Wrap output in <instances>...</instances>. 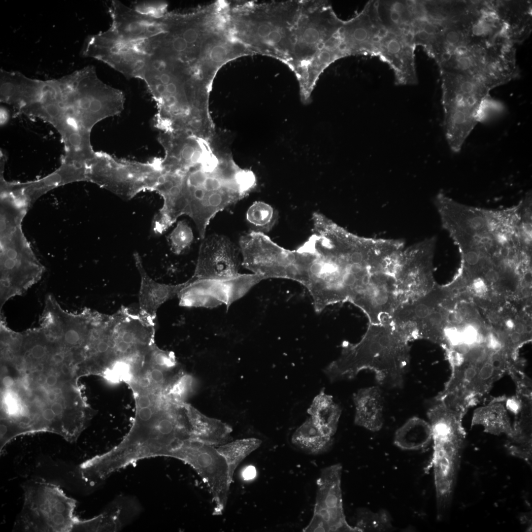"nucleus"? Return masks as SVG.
<instances>
[{
	"label": "nucleus",
	"mask_w": 532,
	"mask_h": 532,
	"mask_svg": "<svg viewBox=\"0 0 532 532\" xmlns=\"http://www.w3.org/2000/svg\"><path fill=\"white\" fill-rule=\"evenodd\" d=\"M136 405L133 424L120 443L88 459V470L96 480L103 482L115 472L144 459L169 457L173 449L189 437V421L178 404L150 392Z\"/></svg>",
	"instance_id": "obj_1"
},
{
	"label": "nucleus",
	"mask_w": 532,
	"mask_h": 532,
	"mask_svg": "<svg viewBox=\"0 0 532 532\" xmlns=\"http://www.w3.org/2000/svg\"><path fill=\"white\" fill-rule=\"evenodd\" d=\"M409 343L390 323L370 324L357 343H346L338 358L323 370L332 382L354 378L363 370L379 384L399 388L410 366Z\"/></svg>",
	"instance_id": "obj_2"
},
{
	"label": "nucleus",
	"mask_w": 532,
	"mask_h": 532,
	"mask_svg": "<svg viewBox=\"0 0 532 532\" xmlns=\"http://www.w3.org/2000/svg\"><path fill=\"white\" fill-rule=\"evenodd\" d=\"M89 79L87 66L57 79L25 76L21 83L19 113L50 124L63 138L80 132Z\"/></svg>",
	"instance_id": "obj_3"
},
{
	"label": "nucleus",
	"mask_w": 532,
	"mask_h": 532,
	"mask_svg": "<svg viewBox=\"0 0 532 532\" xmlns=\"http://www.w3.org/2000/svg\"><path fill=\"white\" fill-rule=\"evenodd\" d=\"M302 3L299 0L284 1L245 8L232 19L233 33L247 49L287 63Z\"/></svg>",
	"instance_id": "obj_4"
},
{
	"label": "nucleus",
	"mask_w": 532,
	"mask_h": 532,
	"mask_svg": "<svg viewBox=\"0 0 532 532\" xmlns=\"http://www.w3.org/2000/svg\"><path fill=\"white\" fill-rule=\"evenodd\" d=\"M28 209L12 199L0 200V308L36 284L44 272L22 231Z\"/></svg>",
	"instance_id": "obj_5"
},
{
	"label": "nucleus",
	"mask_w": 532,
	"mask_h": 532,
	"mask_svg": "<svg viewBox=\"0 0 532 532\" xmlns=\"http://www.w3.org/2000/svg\"><path fill=\"white\" fill-rule=\"evenodd\" d=\"M432 431L433 468L436 514L442 519L451 503L459 472L466 432L463 416L446 408L438 402L428 412Z\"/></svg>",
	"instance_id": "obj_6"
},
{
	"label": "nucleus",
	"mask_w": 532,
	"mask_h": 532,
	"mask_svg": "<svg viewBox=\"0 0 532 532\" xmlns=\"http://www.w3.org/2000/svg\"><path fill=\"white\" fill-rule=\"evenodd\" d=\"M441 75L445 137L451 150L458 153L495 103L490 98V90L473 78L455 73Z\"/></svg>",
	"instance_id": "obj_7"
},
{
	"label": "nucleus",
	"mask_w": 532,
	"mask_h": 532,
	"mask_svg": "<svg viewBox=\"0 0 532 532\" xmlns=\"http://www.w3.org/2000/svg\"><path fill=\"white\" fill-rule=\"evenodd\" d=\"M24 503L14 530L23 532H72L77 518L76 501L57 485L39 478L22 485Z\"/></svg>",
	"instance_id": "obj_8"
},
{
	"label": "nucleus",
	"mask_w": 532,
	"mask_h": 532,
	"mask_svg": "<svg viewBox=\"0 0 532 532\" xmlns=\"http://www.w3.org/2000/svg\"><path fill=\"white\" fill-rule=\"evenodd\" d=\"M155 161L144 164L123 161L96 152L87 166V181L129 200L142 191H154L160 172Z\"/></svg>",
	"instance_id": "obj_9"
},
{
	"label": "nucleus",
	"mask_w": 532,
	"mask_h": 532,
	"mask_svg": "<svg viewBox=\"0 0 532 532\" xmlns=\"http://www.w3.org/2000/svg\"><path fill=\"white\" fill-rule=\"evenodd\" d=\"M343 21L325 1H302L287 64L295 71L309 62L339 30Z\"/></svg>",
	"instance_id": "obj_10"
},
{
	"label": "nucleus",
	"mask_w": 532,
	"mask_h": 532,
	"mask_svg": "<svg viewBox=\"0 0 532 532\" xmlns=\"http://www.w3.org/2000/svg\"><path fill=\"white\" fill-rule=\"evenodd\" d=\"M242 266L263 277L298 282L300 271L295 250L281 247L263 233L252 231L239 239Z\"/></svg>",
	"instance_id": "obj_11"
},
{
	"label": "nucleus",
	"mask_w": 532,
	"mask_h": 532,
	"mask_svg": "<svg viewBox=\"0 0 532 532\" xmlns=\"http://www.w3.org/2000/svg\"><path fill=\"white\" fill-rule=\"evenodd\" d=\"M169 457L183 461L197 472L212 495L215 504L213 515L222 514L232 483L227 462L216 448L187 439L172 451Z\"/></svg>",
	"instance_id": "obj_12"
},
{
	"label": "nucleus",
	"mask_w": 532,
	"mask_h": 532,
	"mask_svg": "<svg viewBox=\"0 0 532 532\" xmlns=\"http://www.w3.org/2000/svg\"><path fill=\"white\" fill-rule=\"evenodd\" d=\"M342 466L336 464L322 469L317 480L313 516L303 532H360L346 521L341 487Z\"/></svg>",
	"instance_id": "obj_13"
},
{
	"label": "nucleus",
	"mask_w": 532,
	"mask_h": 532,
	"mask_svg": "<svg viewBox=\"0 0 532 532\" xmlns=\"http://www.w3.org/2000/svg\"><path fill=\"white\" fill-rule=\"evenodd\" d=\"M265 279L256 274H241L223 279L188 280L178 295L179 305L187 307L214 308L225 304L227 309Z\"/></svg>",
	"instance_id": "obj_14"
},
{
	"label": "nucleus",
	"mask_w": 532,
	"mask_h": 532,
	"mask_svg": "<svg viewBox=\"0 0 532 532\" xmlns=\"http://www.w3.org/2000/svg\"><path fill=\"white\" fill-rule=\"evenodd\" d=\"M81 54L103 62L128 78L140 79L145 66V58L132 44L109 29L87 37Z\"/></svg>",
	"instance_id": "obj_15"
},
{
	"label": "nucleus",
	"mask_w": 532,
	"mask_h": 532,
	"mask_svg": "<svg viewBox=\"0 0 532 532\" xmlns=\"http://www.w3.org/2000/svg\"><path fill=\"white\" fill-rule=\"evenodd\" d=\"M378 36L377 57L393 70L396 84H416V45L411 29L403 26H387L381 22Z\"/></svg>",
	"instance_id": "obj_16"
},
{
	"label": "nucleus",
	"mask_w": 532,
	"mask_h": 532,
	"mask_svg": "<svg viewBox=\"0 0 532 532\" xmlns=\"http://www.w3.org/2000/svg\"><path fill=\"white\" fill-rule=\"evenodd\" d=\"M240 251L227 236L209 235L202 239L192 277L196 279H223L238 272Z\"/></svg>",
	"instance_id": "obj_17"
},
{
	"label": "nucleus",
	"mask_w": 532,
	"mask_h": 532,
	"mask_svg": "<svg viewBox=\"0 0 532 532\" xmlns=\"http://www.w3.org/2000/svg\"><path fill=\"white\" fill-rule=\"evenodd\" d=\"M436 239L427 238L403 249L399 270L403 304L421 297L432 279L431 266Z\"/></svg>",
	"instance_id": "obj_18"
},
{
	"label": "nucleus",
	"mask_w": 532,
	"mask_h": 532,
	"mask_svg": "<svg viewBox=\"0 0 532 532\" xmlns=\"http://www.w3.org/2000/svg\"><path fill=\"white\" fill-rule=\"evenodd\" d=\"M379 17L373 0L354 17L343 21L339 31L341 46L346 56L377 55Z\"/></svg>",
	"instance_id": "obj_19"
},
{
	"label": "nucleus",
	"mask_w": 532,
	"mask_h": 532,
	"mask_svg": "<svg viewBox=\"0 0 532 532\" xmlns=\"http://www.w3.org/2000/svg\"><path fill=\"white\" fill-rule=\"evenodd\" d=\"M142 510L135 498L120 495L99 515L88 519L77 518L72 532H118L134 521Z\"/></svg>",
	"instance_id": "obj_20"
},
{
	"label": "nucleus",
	"mask_w": 532,
	"mask_h": 532,
	"mask_svg": "<svg viewBox=\"0 0 532 532\" xmlns=\"http://www.w3.org/2000/svg\"><path fill=\"white\" fill-rule=\"evenodd\" d=\"M87 181L85 166L62 161L55 171L36 180L26 182H8L10 189L31 206L48 191L68 183Z\"/></svg>",
	"instance_id": "obj_21"
},
{
	"label": "nucleus",
	"mask_w": 532,
	"mask_h": 532,
	"mask_svg": "<svg viewBox=\"0 0 532 532\" xmlns=\"http://www.w3.org/2000/svg\"><path fill=\"white\" fill-rule=\"evenodd\" d=\"M133 259L140 277L139 311L142 314L156 320L159 308L166 301L178 296L188 281L174 285L157 282L148 274L138 252L134 253Z\"/></svg>",
	"instance_id": "obj_22"
},
{
	"label": "nucleus",
	"mask_w": 532,
	"mask_h": 532,
	"mask_svg": "<svg viewBox=\"0 0 532 532\" xmlns=\"http://www.w3.org/2000/svg\"><path fill=\"white\" fill-rule=\"evenodd\" d=\"M189 418L190 439L217 447L232 440V428L217 419L207 417L189 404L185 403Z\"/></svg>",
	"instance_id": "obj_23"
},
{
	"label": "nucleus",
	"mask_w": 532,
	"mask_h": 532,
	"mask_svg": "<svg viewBox=\"0 0 532 532\" xmlns=\"http://www.w3.org/2000/svg\"><path fill=\"white\" fill-rule=\"evenodd\" d=\"M353 400L355 425L373 432L380 431L384 422V403L379 387L360 389L353 394Z\"/></svg>",
	"instance_id": "obj_24"
},
{
	"label": "nucleus",
	"mask_w": 532,
	"mask_h": 532,
	"mask_svg": "<svg viewBox=\"0 0 532 532\" xmlns=\"http://www.w3.org/2000/svg\"><path fill=\"white\" fill-rule=\"evenodd\" d=\"M504 401V399L502 398L476 409L473 415L471 427L481 426L486 432L496 435L504 434L512 440L515 433Z\"/></svg>",
	"instance_id": "obj_25"
},
{
	"label": "nucleus",
	"mask_w": 532,
	"mask_h": 532,
	"mask_svg": "<svg viewBox=\"0 0 532 532\" xmlns=\"http://www.w3.org/2000/svg\"><path fill=\"white\" fill-rule=\"evenodd\" d=\"M432 441L430 423L417 417L408 419L395 432L394 443L406 450H418L427 447Z\"/></svg>",
	"instance_id": "obj_26"
},
{
	"label": "nucleus",
	"mask_w": 532,
	"mask_h": 532,
	"mask_svg": "<svg viewBox=\"0 0 532 532\" xmlns=\"http://www.w3.org/2000/svg\"><path fill=\"white\" fill-rule=\"evenodd\" d=\"M307 413L320 430L326 435L332 437L335 433L341 409L324 389L313 399Z\"/></svg>",
	"instance_id": "obj_27"
},
{
	"label": "nucleus",
	"mask_w": 532,
	"mask_h": 532,
	"mask_svg": "<svg viewBox=\"0 0 532 532\" xmlns=\"http://www.w3.org/2000/svg\"><path fill=\"white\" fill-rule=\"evenodd\" d=\"M292 443L310 454L323 453L331 447L332 437L324 434L311 417L307 419L293 432Z\"/></svg>",
	"instance_id": "obj_28"
},
{
	"label": "nucleus",
	"mask_w": 532,
	"mask_h": 532,
	"mask_svg": "<svg viewBox=\"0 0 532 532\" xmlns=\"http://www.w3.org/2000/svg\"><path fill=\"white\" fill-rule=\"evenodd\" d=\"M261 443L260 439L251 437L231 441L216 447L227 462L231 483L234 471L238 465L245 458L258 449Z\"/></svg>",
	"instance_id": "obj_29"
},
{
	"label": "nucleus",
	"mask_w": 532,
	"mask_h": 532,
	"mask_svg": "<svg viewBox=\"0 0 532 532\" xmlns=\"http://www.w3.org/2000/svg\"><path fill=\"white\" fill-rule=\"evenodd\" d=\"M360 532L365 531H386L393 528L392 518L384 509L373 512L363 509L359 511L355 526Z\"/></svg>",
	"instance_id": "obj_30"
},
{
	"label": "nucleus",
	"mask_w": 532,
	"mask_h": 532,
	"mask_svg": "<svg viewBox=\"0 0 532 532\" xmlns=\"http://www.w3.org/2000/svg\"><path fill=\"white\" fill-rule=\"evenodd\" d=\"M277 217L275 210L268 204L262 201L254 202L246 213L248 221L262 233L271 230Z\"/></svg>",
	"instance_id": "obj_31"
},
{
	"label": "nucleus",
	"mask_w": 532,
	"mask_h": 532,
	"mask_svg": "<svg viewBox=\"0 0 532 532\" xmlns=\"http://www.w3.org/2000/svg\"><path fill=\"white\" fill-rule=\"evenodd\" d=\"M194 239L192 230L185 221H179L168 236L170 248L179 255L188 249Z\"/></svg>",
	"instance_id": "obj_32"
},
{
	"label": "nucleus",
	"mask_w": 532,
	"mask_h": 532,
	"mask_svg": "<svg viewBox=\"0 0 532 532\" xmlns=\"http://www.w3.org/2000/svg\"><path fill=\"white\" fill-rule=\"evenodd\" d=\"M167 4L161 1H144L136 2L133 8L137 12L151 17H160L167 12Z\"/></svg>",
	"instance_id": "obj_33"
},
{
	"label": "nucleus",
	"mask_w": 532,
	"mask_h": 532,
	"mask_svg": "<svg viewBox=\"0 0 532 532\" xmlns=\"http://www.w3.org/2000/svg\"><path fill=\"white\" fill-rule=\"evenodd\" d=\"M443 336L452 346H456L463 343L462 332L454 327L445 328L443 332Z\"/></svg>",
	"instance_id": "obj_34"
},
{
	"label": "nucleus",
	"mask_w": 532,
	"mask_h": 532,
	"mask_svg": "<svg viewBox=\"0 0 532 532\" xmlns=\"http://www.w3.org/2000/svg\"><path fill=\"white\" fill-rule=\"evenodd\" d=\"M506 408L515 415H519L522 409L523 400L522 398L517 395L505 399Z\"/></svg>",
	"instance_id": "obj_35"
},
{
	"label": "nucleus",
	"mask_w": 532,
	"mask_h": 532,
	"mask_svg": "<svg viewBox=\"0 0 532 532\" xmlns=\"http://www.w3.org/2000/svg\"><path fill=\"white\" fill-rule=\"evenodd\" d=\"M472 287L475 293L478 295H482L486 292V284L483 279L481 277L476 278L473 280Z\"/></svg>",
	"instance_id": "obj_36"
},
{
	"label": "nucleus",
	"mask_w": 532,
	"mask_h": 532,
	"mask_svg": "<svg viewBox=\"0 0 532 532\" xmlns=\"http://www.w3.org/2000/svg\"><path fill=\"white\" fill-rule=\"evenodd\" d=\"M195 151L194 148L191 145L184 146L181 152V158L186 161H190Z\"/></svg>",
	"instance_id": "obj_37"
},
{
	"label": "nucleus",
	"mask_w": 532,
	"mask_h": 532,
	"mask_svg": "<svg viewBox=\"0 0 532 532\" xmlns=\"http://www.w3.org/2000/svg\"><path fill=\"white\" fill-rule=\"evenodd\" d=\"M256 475V470L253 466L246 467L242 472V476L245 479L250 480L254 478Z\"/></svg>",
	"instance_id": "obj_38"
},
{
	"label": "nucleus",
	"mask_w": 532,
	"mask_h": 532,
	"mask_svg": "<svg viewBox=\"0 0 532 532\" xmlns=\"http://www.w3.org/2000/svg\"><path fill=\"white\" fill-rule=\"evenodd\" d=\"M455 347H456V350L458 352L465 356L469 352L471 346L463 342Z\"/></svg>",
	"instance_id": "obj_39"
},
{
	"label": "nucleus",
	"mask_w": 532,
	"mask_h": 532,
	"mask_svg": "<svg viewBox=\"0 0 532 532\" xmlns=\"http://www.w3.org/2000/svg\"><path fill=\"white\" fill-rule=\"evenodd\" d=\"M202 157V153L200 151L198 150H195L194 151L190 162L192 164H197L200 162V160Z\"/></svg>",
	"instance_id": "obj_40"
},
{
	"label": "nucleus",
	"mask_w": 532,
	"mask_h": 532,
	"mask_svg": "<svg viewBox=\"0 0 532 532\" xmlns=\"http://www.w3.org/2000/svg\"><path fill=\"white\" fill-rule=\"evenodd\" d=\"M510 339L514 343H518L521 339V334L514 332L511 334Z\"/></svg>",
	"instance_id": "obj_41"
},
{
	"label": "nucleus",
	"mask_w": 532,
	"mask_h": 532,
	"mask_svg": "<svg viewBox=\"0 0 532 532\" xmlns=\"http://www.w3.org/2000/svg\"><path fill=\"white\" fill-rule=\"evenodd\" d=\"M514 329L515 332L521 334L523 333L525 331V326L521 323H517L514 325Z\"/></svg>",
	"instance_id": "obj_42"
},
{
	"label": "nucleus",
	"mask_w": 532,
	"mask_h": 532,
	"mask_svg": "<svg viewBox=\"0 0 532 532\" xmlns=\"http://www.w3.org/2000/svg\"><path fill=\"white\" fill-rule=\"evenodd\" d=\"M447 320L450 323H454L457 321V317L455 314L449 313L446 316Z\"/></svg>",
	"instance_id": "obj_43"
},
{
	"label": "nucleus",
	"mask_w": 532,
	"mask_h": 532,
	"mask_svg": "<svg viewBox=\"0 0 532 532\" xmlns=\"http://www.w3.org/2000/svg\"><path fill=\"white\" fill-rule=\"evenodd\" d=\"M532 277V272L531 270L526 272L523 276L524 280L527 283H531Z\"/></svg>",
	"instance_id": "obj_44"
},
{
	"label": "nucleus",
	"mask_w": 532,
	"mask_h": 532,
	"mask_svg": "<svg viewBox=\"0 0 532 532\" xmlns=\"http://www.w3.org/2000/svg\"><path fill=\"white\" fill-rule=\"evenodd\" d=\"M201 123L200 120H195L191 123V126L194 128L197 129L201 126Z\"/></svg>",
	"instance_id": "obj_45"
},
{
	"label": "nucleus",
	"mask_w": 532,
	"mask_h": 532,
	"mask_svg": "<svg viewBox=\"0 0 532 532\" xmlns=\"http://www.w3.org/2000/svg\"><path fill=\"white\" fill-rule=\"evenodd\" d=\"M506 325L508 328L511 329L514 328V326L513 322L511 320H509L507 322Z\"/></svg>",
	"instance_id": "obj_46"
},
{
	"label": "nucleus",
	"mask_w": 532,
	"mask_h": 532,
	"mask_svg": "<svg viewBox=\"0 0 532 532\" xmlns=\"http://www.w3.org/2000/svg\"><path fill=\"white\" fill-rule=\"evenodd\" d=\"M525 330L526 332L530 333L532 331V327L530 325H528L525 327Z\"/></svg>",
	"instance_id": "obj_47"
}]
</instances>
